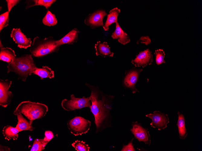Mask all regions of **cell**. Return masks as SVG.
Segmentation results:
<instances>
[{
  "label": "cell",
  "mask_w": 202,
  "mask_h": 151,
  "mask_svg": "<svg viewBox=\"0 0 202 151\" xmlns=\"http://www.w3.org/2000/svg\"><path fill=\"white\" fill-rule=\"evenodd\" d=\"M86 85L91 91L89 97L91 102L90 109L94 117L96 132H101L105 128L112 127L111 110L114 96L105 93L97 86L87 83Z\"/></svg>",
  "instance_id": "1"
},
{
  "label": "cell",
  "mask_w": 202,
  "mask_h": 151,
  "mask_svg": "<svg viewBox=\"0 0 202 151\" xmlns=\"http://www.w3.org/2000/svg\"><path fill=\"white\" fill-rule=\"evenodd\" d=\"M32 56L31 54H25L14 58L7 66V73L14 72L18 75V79L25 81L37 68Z\"/></svg>",
  "instance_id": "2"
},
{
  "label": "cell",
  "mask_w": 202,
  "mask_h": 151,
  "mask_svg": "<svg viewBox=\"0 0 202 151\" xmlns=\"http://www.w3.org/2000/svg\"><path fill=\"white\" fill-rule=\"evenodd\" d=\"M31 46L30 52L31 55L36 57H42L57 52L60 47L52 37L41 39L38 36L34 38Z\"/></svg>",
  "instance_id": "3"
},
{
  "label": "cell",
  "mask_w": 202,
  "mask_h": 151,
  "mask_svg": "<svg viewBox=\"0 0 202 151\" xmlns=\"http://www.w3.org/2000/svg\"><path fill=\"white\" fill-rule=\"evenodd\" d=\"M15 111L23 114L30 121L41 119L45 116L48 111L45 104L30 101L20 102Z\"/></svg>",
  "instance_id": "4"
},
{
  "label": "cell",
  "mask_w": 202,
  "mask_h": 151,
  "mask_svg": "<svg viewBox=\"0 0 202 151\" xmlns=\"http://www.w3.org/2000/svg\"><path fill=\"white\" fill-rule=\"evenodd\" d=\"M91 122L80 116H76L67 122L70 133L75 136L85 134L89 131Z\"/></svg>",
  "instance_id": "5"
},
{
  "label": "cell",
  "mask_w": 202,
  "mask_h": 151,
  "mask_svg": "<svg viewBox=\"0 0 202 151\" xmlns=\"http://www.w3.org/2000/svg\"><path fill=\"white\" fill-rule=\"evenodd\" d=\"M61 105L64 110L69 111L85 107L90 108L91 102L89 97L83 96L80 98H77L73 94H72L70 99H64L62 100Z\"/></svg>",
  "instance_id": "6"
},
{
  "label": "cell",
  "mask_w": 202,
  "mask_h": 151,
  "mask_svg": "<svg viewBox=\"0 0 202 151\" xmlns=\"http://www.w3.org/2000/svg\"><path fill=\"white\" fill-rule=\"evenodd\" d=\"M145 116L151 119L152 121L150 124L151 127L157 128L158 130L165 128L167 124L169 123L168 115L159 111H155L153 113L147 114Z\"/></svg>",
  "instance_id": "7"
},
{
  "label": "cell",
  "mask_w": 202,
  "mask_h": 151,
  "mask_svg": "<svg viewBox=\"0 0 202 151\" xmlns=\"http://www.w3.org/2000/svg\"><path fill=\"white\" fill-rule=\"evenodd\" d=\"M11 83V81L8 80H0V105L4 108L11 103L13 96L12 92L8 90Z\"/></svg>",
  "instance_id": "8"
},
{
  "label": "cell",
  "mask_w": 202,
  "mask_h": 151,
  "mask_svg": "<svg viewBox=\"0 0 202 151\" xmlns=\"http://www.w3.org/2000/svg\"><path fill=\"white\" fill-rule=\"evenodd\" d=\"M142 71V69L133 68L126 72L123 84L126 87L131 90L133 93L139 92L136 88L135 85L138 81V76Z\"/></svg>",
  "instance_id": "9"
},
{
  "label": "cell",
  "mask_w": 202,
  "mask_h": 151,
  "mask_svg": "<svg viewBox=\"0 0 202 151\" xmlns=\"http://www.w3.org/2000/svg\"><path fill=\"white\" fill-rule=\"evenodd\" d=\"M130 131L135 138L139 142L142 141L146 144L150 145V136L148 129L144 128L137 121L133 122Z\"/></svg>",
  "instance_id": "10"
},
{
  "label": "cell",
  "mask_w": 202,
  "mask_h": 151,
  "mask_svg": "<svg viewBox=\"0 0 202 151\" xmlns=\"http://www.w3.org/2000/svg\"><path fill=\"white\" fill-rule=\"evenodd\" d=\"M107 15L106 11L100 10L90 14L86 18L84 23L92 29L103 26V19L104 17Z\"/></svg>",
  "instance_id": "11"
},
{
  "label": "cell",
  "mask_w": 202,
  "mask_h": 151,
  "mask_svg": "<svg viewBox=\"0 0 202 151\" xmlns=\"http://www.w3.org/2000/svg\"><path fill=\"white\" fill-rule=\"evenodd\" d=\"M10 36L17 44L18 47L20 48L26 49L31 45V39L27 38L20 28H13Z\"/></svg>",
  "instance_id": "12"
},
{
  "label": "cell",
  "mask_w": 202,
  "mask_h": 151,
  "mask_svg": "<svg viewBox=\"0 0 202 151\" xmlns=\"http://www.w3.org/2000/svg\"><path fill=\"white\" fill-rule=\"evenodd\" d=\"M153 61V56L151 52L149 49L142 51L136 56L131 63L135 67H144L151 64Z\"/></svg>",
  "instance_id": "13"
},
{
  "label": "cell",
  "mask_w": 202,
  "mask_h": 151,
  "mask_svg": "<svg viewBox=\"0 0 202 151\" xmlns=\"http://www.w3.org/2000/svg\"><path fill=\"white\" fill-rule=\"evenodd\" d=\"M13 114L17 117L18 122L16 127L20 132L26 130L32 131L34 129L32 126V121H27L21 113L14 110Z\"/></svg>",
  "instance_id": "14"
},
{
  "label": "cell",
  "mask_w": 202,
  "mask_h": 151,
  "mask_svg": "<svg viewBox=\"0 0 202 151\" xmlns=\"http://www.w3.org/2000/svg\"><path fill=\"white\" fill-rule=\"evenodd\" d=\"M79 33L77 29L74 28L61 39L56 40V43L60 46L64 44H72L77 42Z\"/></svg>",
  "instance_id": "15"
},
{
  "label": "cell",
  "mask_w": 202,
  "mask_h": 151,
  "mask_svg": "<svg viewBox=\"0 0 202 151\" xmlns=\"http://www.w3.org/2000/svg\"><path fill=\"white\" fill-rule=\"evenodd\" d=\"M116 24V29L112 34V38L114 39L118 38V42L124 45L129 42L130 39L128 35L122 29L118 22Z\"/></svg>",
  "instance_id": "16"
},
{
  "label": "cell",
  "mask_w": 202,
  "mask_h": 151,
  "mask_svg": "<svg viewBox=\"0 0 202 151\" xmlns=\"http://www.w3.org/2000/svg\"><path fill=\"white\" fill-rule=\"evenodd\" d=\"M95 48L96 50V54L97 56L100 55L104 57H112L114 53L112 52L110 49L106 42H103L101 43L100 41H97L95 44Z\"/></svg>",
  "instance_id": "17"
},
{
  "label": "cell",
  "mask_w": 202,
  "mask_h": 151,
  "mask_svg": "<svg viewBox=\"0 0 202 151\" xmlns=\"http://www.w3.org/2000/svg\"><path fill=\"white\" fill-rule=\"evenodd\" d=\"M0 60L8 64L16 57L14 51L9 47H4L0 41Z\"/></svg>",
  "instance_id": "18"
},
{
  "label": "cell",
  "mask_w": 202,
  "mask_h": 151,
  "mask_svg": "<svg viewBox=\"0 0 202 151\" xmlns=\"http://www.w3.org/2000/svg\"><path fill=\"white\" fill-rule=\"evenodd\" d=\"M2 134L5 139L9 140L11 139L15 140H17L20 131L15 127L8 125L4 126L3 128Z\"/></svg>",
  "instance_id": "19"
},
{
  "label": "cell",
  "mask_w": 202,
  "mask_h": 151,
  "mask_svg": "<svg viewBox=\"0 0 202 151\" xmlns=\"http://www.w3.org/2000/svg\"><path fill=\"white\" fill-rule=\"evenodd\" d=\"M120 11V9L117 7L110 10L109 13L107 15V18L105 24L103 27L105 31L108 30L109 27L111 24L117 22V17Z\"/></svg>",
  "instance_id": "20"
},
{
  "label": "cell",
  "mask_w": 202,
  "mask_h": 151,
  "mask_svg": "<svg viewBox=\"0 0 202 151\" xmlns=\"http://www.w3.org/2000/svg\"><path fill=\"white\" fill-rule=\"evenodd\" d=\"M178 120L177 125L179 133V137L181 139H184L187 135V132L185 127V121L184 115L178 112Z\"/></svg>",
  "instance_id": "21"
},
{
  "label": "cell",
  "mask_w": 202,
  "mask_h": 151,
  "mask_svg": "<svg viewBox=\"0 0 202 151\" xmlns=\"http://www.w3.org/2000/svg\"><path fill=\"white\" fill-rule=\"evenodd\" d=\"M33 74L39 77L41 79L54 77V72L50 68L47 66H43L42 68H37Z\"/></svg>",
  "instance_id": "22"
},
{
  "label": "cell",
  "mask_w": 202,
  "mask_h": 151,
  "mask_svg": "<svg viewBox=\"0 0 202 151\" xmlns=\"http://www.w3.org/2000/svg\"><path fill=\"white\" fill-rule=\"evenodd\" d=\"M42 22L44 25L47 26H54L57 24V20L55 15L48 10L42 19Z\"/></svg>",
  "instance_id": "23"
},
{
  "label": "cell",
  "mask_w": 202,
  "mask_h": 151,
  "mask_svg": "<svg viewBox=\"0 0 202 151\" xmlns=\"http://www.w3.org/2000/svg\"><path fill=\"white\" fill-rule=\"evenodd\" d=\"M48 142L45 141L44 139H35L33 142L30 151H42Z\"/></svg>",
  "instance_id": "24"
},
{
  "label": "cell",
  "mask_w": 202,
  "mask_h": 151,
  "mask_svg": "<svg viewBox=\"0 0 202 151\" xmlns=\"http://www.w3.org/2000/svg\"><path fill=\"white\" fill-rule=\"evenodd\" d=\"M72 146L77 151H89L90 147L88 145L83 141L77 140L71 144Z\"/></svg>",
  "instance_id": "25"
},
{
  "label": "cell",
  "mask_w": 202,
  "mask_h": 151,
  "mask_svg": "<svg viewBox=\"0 0 202 151\" xmlns=\"http://www.w3.org/2000/svg\"><path fill=\"white\" fill-rule=\"evenodd\" d=\"M9 13L8 11L0 15V31L8 24Z\"/></svg>",
  "instance_id": "26"
},
{
  "label": "cell",
  "mask_w": 202,
  "mask_h": 151,
  "mask_svg": "<svg viewBox=\"0 0 202 151\" xmlns=\"http://www.w3.org/2000/svg\"><path fill=\"white\" fill-rule=\"evenodd\" d=\"M34 3L32 6L40 5L44 7L47 9L51 5L55 2V0H34L32 1Z\"/></svg>",
  "instance_id": "27"
},
{
  "label": "cell",
  "mask_w": 202,
  "mask_h": 151,
  "mask_svg": "<svg viewBox=\"0 0 202 151\" xmlns=\"http://www.w3.org/2000/svg\"><path fill=\"white\" fill-rule=\"evenodd\" d=\"M154 54L155 55L157 64L159 65L165 62L164 60L165 54L162 49H160L155 50Z\"/></svg>",
  "instance_id": "28"
},
{
  "label": "cell",
  "mask_w": 202,
  "mask_h": 151,
  "mask_svg": "<svg viewBox=\"0 0 202 151\" xmlns=\"http://www.w3.org/2000/svg\"><path fill=\"white\" fill-rule=\"evenodd\" d=\"M8 11L10 12L12 8L16 5L20 1L18 0H6Z\"/></svg>",
  "instance_id": "29"
},
{
  "label": "cell",
  "mask_w": 202,
  "mask_h": 151,
  "mask_svg": "<svg viewBox=\"0 0 202 151\" xmlns=\"http://www.w3.org/2000/svg\"><path fill=\"white\" fill-rule=\"evenodd\" d=\"M54 135L52 131H46L44 132V140L47 142H49L54 137Z\"/></svg>",
  "instance_id": "30"
},
{
  "label": "cell",
  "mask_w": 202,
  "mask_h": 151,
  "mask_svg": "<svg viewBox=\"0 0 202 151\" xmlns=\"http://www.w3.org/2000/svg\"><path fill=\"white\" fill-rule=\"evenodd\" d=\"M121 151H135V149H134L132 144V141L131 140L127 145H124L122 149L121 150Z\"/></svg>",
  "instance_id": "31"
},
{
  "label": "cell",
  "mask_w": 202,
  "mask_h": 151,
  "mask_svg": "<svg viewBox=\"0 0 202 151\" xmlns=\"http://www.w3.org/2000/svg\"><path fill=\"white\" fill-rule=\"evenodd\" d=\"M140 41L141 43H145L147 45L151 42V40L149 38L148 36H142L138 41Z\"/></svg>",
  "instance_id": "32"
}]
</instances>
